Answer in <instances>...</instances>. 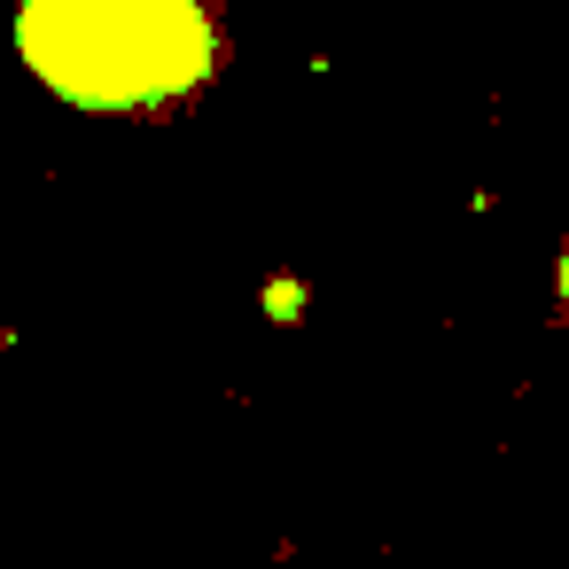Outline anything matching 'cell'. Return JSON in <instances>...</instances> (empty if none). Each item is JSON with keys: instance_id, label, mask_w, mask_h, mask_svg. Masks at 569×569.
I'll return each instance as SVG.
<instances>
[{"instance_id": "1", "label": "cell", "mask_w": 569, "mask_h": 569, "mask_svg": "<svg viewBox=\"0 0 569 569\" xmlns=\"http://www.w3.org/2000/svg\"><path fill=\"white\" fill-rule=\"evenodd\" d=\"M9 40L24 79L79 118L196 110L234 63L219 0H17Z\"/></svg>"}, {"instance_id": "2", "label": "cell", "mask_w": 569, "mask_h": 569, "mask_svg": "<svg viewBox=\"0 0 569 569\" xmlns=\"http://www.w3.org/2000/svg\"><path fill=\"white\" fill-rule=\"evenodd\" d=\"M546 289H553V320L569 328V219H561V242H553V273H546Z\"/></svg>"}]
</instances>
